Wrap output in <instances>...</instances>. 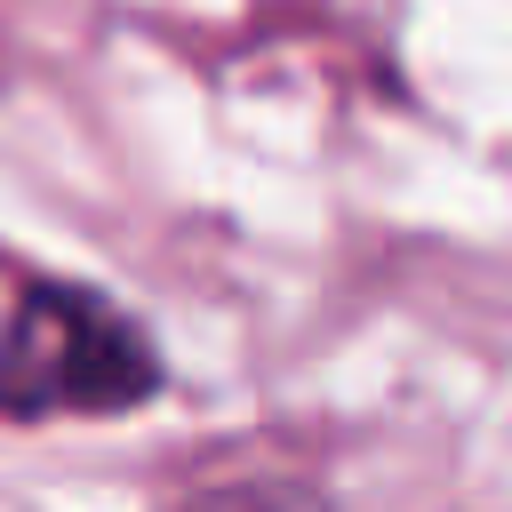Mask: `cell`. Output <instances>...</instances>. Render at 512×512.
<instances>
[{
	"label": "cell",
	"mask_w": 512,
	"mask_h": 512,
	"mask_svg": "<svg viewBox=\"0 0 512 512\" xmlns=\"http://www.w3.org/2000/svg\"><path fill=\"white\" fill-rule=\"evenodd\" d=\"M160 392V344L88 280H32L0 320V416H120Z\"/></svg>",
	"instance_id": "cell-1"
},
{
	"label": "cell",
	"mask_w": 512,
	"mask_h": 512,
	"mask_svg": "<svg viewBox=\"0 0 512 512\" xmlns=\"http://www.w3.org/2000/svg\"><path fill=\"white\" fill-rule=\"evenodd\" d=\"M176 512H320V496L296 488V480H232V488L184 496Z\"/></svg>",
	"instance_id": "cell-2"
}]
</instances>
